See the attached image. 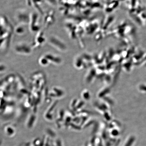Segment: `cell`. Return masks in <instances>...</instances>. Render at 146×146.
Segmentation results:
<instances>
[{
    "label": "cell",
    "mask_w": 146,
    "mask_h": 146,
    "mask_svg": "<svg viewBox=\"0 0 146 146\" xmlns=\"http://www.w3.org/2000/svg\"><path fill=\"white\" fill-rule=\"evenodd\" d=\"M14 127L12 125H8L5 127L4 128L5 134L9 137L14 136L16 134V130Z\"/></svg>",
    "instance_id": "6da1fadb"
},
{
    "label": "cell",
    "mask_w": 146,
    "mask_h": 146,
    "mask_svg": "<svg viewBox=\"0 0 146 146\" xmlns=\"http://www.w3.org/2000/svg\"><path fill=\"white\" fill-rule=\"evenodd\" d=\"M127 1V0H119V1L120 2H124L125 1Z\"/></svg>",
    "instance_id": "7a4b0ae2"
}]
</instances>
